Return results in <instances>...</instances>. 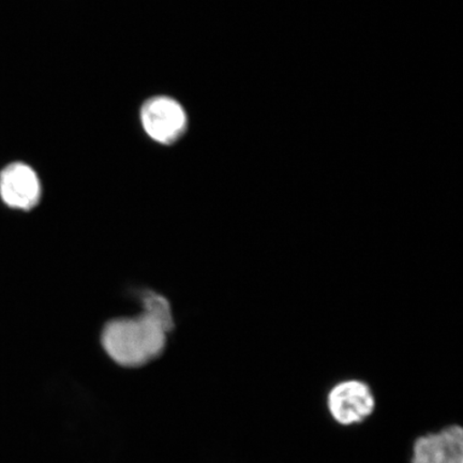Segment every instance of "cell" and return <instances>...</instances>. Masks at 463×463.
<instances>
[{"label": "cell", "mask_w": 463, "mask_h": 463, "mask_svg": "<svg viewBox=\"0 0 463 463\" xmlns=\"http://www.w3.org/2000/svg\"><path fill=\"white\" fill-rule=\"evenodd\" d=\"M144 314L155 318L167 333L172 331L174 326L172 309L167 300L158 294H148L143 299Z\"/></svg>", "instance_id": "obj_6"}, {"label": "cell", "mask_w": 463, "mask_h": 463, "mask_svg": "<svg viewBox=\"0 0 463 463\" xmlns=\"http://www.w3.org/2000/svg\"><path fill=\"white\" fill-rule=\"evenodd\" d=\"M411 463H463V430L450 425L416 439Z\"/></svg>", "instance_id": "obj_5"}, {"label": "cell", "mask_w": 463, "mask_h": 463, "mask_svg": "<svg viewBox=\"0 0 463 463\" xmlns=\"http://www.w3.org/2000/svg\"><path fill=\"white\" fill-rule=\"evenodd\" d=\"M138 120L145 136L160 146H174L189 130V114L175 98L155 95L142 103Z\"/></svg>", "instance_id": "obj_2"}, {"label": "cell", "mask_w": 463, "mask_h": 463, "mask_svg": "<svg viewBox=\"0 0 463 463\" xmlns=\"http://www.w3.org/2000/svg\"><path fill=\"white\" fill-rule=\"evenodd\" d=\"M374 393L361 380H345L333 386L327 395V409L333 420L341 426L361 424L375 410Z\"/></svg>", "instance_id": "obj_4"}, {"label": "cell", "mask_w": 463, "mask_h": 463, "mask_svg": "<svg viewBox=\"0 0 463 463\" xmlns=\"http://www.w3.org/2000/svg\"><path fill=\"white\" fill-rule=\"evenodd\" d=\"M166 329L152 317L118 318L107 324L102 333L104 350L123 367L144 366L165 350Z\"/></svg>", "instance_id": "obj_1"}, {"label": "cell", "mask_w": 463, "mask_h": 463, "mask_svg": "<svg viewBox=\"0 0 463 463\" xmlns=\"http://www.w3.org/2000/svg\"><path fill=\"white\" fill-rule=\"evenodd\" d=\"M43 186L34 167L13 161L0 169V202L8 210L31 213L42 203Z\"/></svg>", "instance_id": "obj_3"}]
</instances>
